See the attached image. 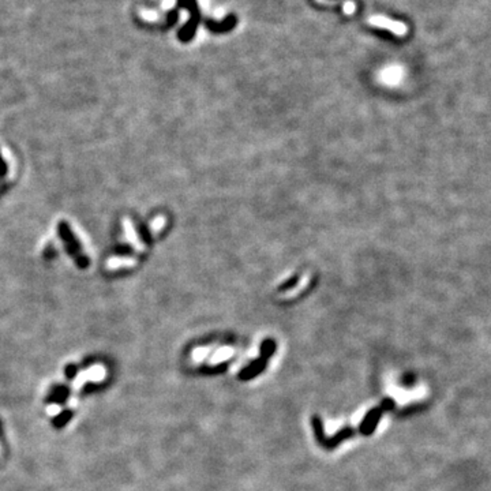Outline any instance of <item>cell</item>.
Here are the masks:
<instances>
[{
	"label": "cell",
	"mask_w": 491,
	"mask_h": 491,
	"mask_svg": "<svg viewBox=\"0 0 491 491\" xmlns=\"http://www.w3.org/2000/svg\"><path fill=\"white\" fill-rule=\"evenodd\" d=\"M177 2H179V7L189 9L190 13H191V18H190L189 23L185 27H181V30L179 32V39L181 41H189L193 37V35H194L195 27H197L199 22L198 5H197V0H177Z\"/></svg>",
	"instance_id": "cell-1"
},
{
	"label": "cell",
	"mask_w": 491,
	"mask_h": 491,
	"mask_svg": "<svg viewBox=\"0 0 491 491\" xmlns=\"http://www.w3.org/2000/svg\"><path fill=\"white\" fill-rule=\"evenodd\" d=\"M369 23H370V25L378 26V27L389 29V30L392 32V33H394L396 36H405L407 35V32H408V27H407L403 22L392 21V19L381 17V15L371 17L370 19H369Z\"/></svg>",
	"instance_id": "cell-2"
},
{
	"label": "cell",
	"mask_w": 491,
	"mask_h": 491,
	"mask_svg": "<svg viewBox=\"0 0 491 491\" xmlns=\"http://www.w3.org/2000/svg\"><path fill=\"white\" fill-rule=\"evenodd\" d=\"M123 225H125V229H126V236H127V239H129L130 243L134 246V249H135L137 251L145 250V246H143L142 243L138 240V237H137V235H135V231H134V228H133V224H131V223L127 220V219H126V220L123 221Z\"/></svg>",
	"instance_id": "cell-3"
},
{
	"label": "cell",
	"mask_w": 491,
	"mask_h": 491,
	"mask_svg": "<svg viewBox=\"0 0 491 491\" xmlns=\"http://www.w3.org/2000/svg\"><path fill=\"white\" fill-rule=\"evenodd\" d=\"M137 261L134 258H125V257H115L107 261V269H119V267L135 266Z\"/></svg>",
	"instance_id": "cell-4"
},
{
	"label": "cell",
	"mask_w": 491,
	"mask_h": 491,
	"mask_svg": "<svg viewBox=\"0 0 491 491\" xmlns=\"http://www.w3.org/2000/svg\"><path fill=\"white\" fill-rule=\"evenodd\" d=\"M86 374L87 381H90V382H101L107 377V371H105V367L101 366V364H95L89 370H86Z\"/></svg>",
	"instance_id": "cell-5"
},
{
	"label": "cell",
	"mask_w": 491,
	"mask_h": 491,
	"mask_svg": "<svg viewBox=\"0 0 491 491\" xmlns=\"http://www.w3.org/2000/svg\"><path fill=\"white\" fill-rule=\"evenodd\" d=\"M235 21H236V19H235V17H232V15H231V17L227 18V19L223 22V23H214L213 21H207L206 26H209L211 30H214V32L227 30V29H231V27L235 25Z\"/></svg>",
	"instance_id": "cell-6"
},
{
	"label": "cell",
	"mask_w": 491,
	"mask_h": 491,
	"mask_svg": "<svg viewBox=\"0 0 491 491\" xmlns=\"http://www.w3.org/2000/svg\"><path fill=\"white\" fill-rule=\"evenodd\" d=\"M85 382H87V374H86V370H83V371H79L77 374V377H75V379H74V382H73V389L74 390H79V389L85 385Z\"/></svg>",
	"instance_id": "cell-7"
},
{
	"label": "cell",
	"mask_w": 491,
	"mask_h": 491,
	"mask_svg": "<svg viewBox=\"0 0 491 491\" xmlns=\"http://www.w3.org/2000/svg\"><path fill=\"white\" fill-rule=\"evenodd\" d=\"M165 223H167L165 217H163V216H159L157 219H155V221H151V224H150L151 232H159L160 229L163 228L164 225H165Z\"/></svg>",
	"instance_id": "cell-8"
},
{
	"label": "cell",
	"mask_w": 491,
	"mask_h": 491,
	"mask_svg": "<svg viewBox=\"0 0 491 491\" xmlns=\"http://www.w3.org/2000/svg\"><path fill=\"white\" fill-rule=\"evenodd\" d=\"M309 279H310V277H309V276H304V277H303V279H302V280H300V283H299V285H297L296 288H293L292 291H289V292H288L289 296H292V295H295V293L299 292L300 289H303V288H304V287H307V284H309Z\"/></svg>",
	"instance_id": "cell-9"
},
{
	"label": "cell",
	"mask_w": 491,
	"mask_h": 491,
	"mask_svg": "<svg viewBox=\"0 0 491 491\" xmlns=\"http://www.w3.org/2000/svg\"><path fill=\"white\" fill-rule=\"evenodd\" d=\"M60 409L62 408L57 404H52V405H49V407H48V408H47V414L49 415V416H52V418H53V416H57V415H59V412H60Z\"/></svg>",
	"instance_id": "cell-10"
},
{
	"label": "cell",
	"mask_w": 491,
	"mask_h": 491,
	"mask_svg": "<svg viewBox=\"0 0 491 491\" xmlns=\"http://www.w3.org/2000/svg\"><path fill=\"white\" fill-rule=\"evenodd\" d=\"M355 11V3L352 2H347L344 5V13L345 14H353Z\"/></svg>",
	"instance_id": "cell-11"
},
{
	"label": "cell",
	"mask_w": 491,
	"mask_h": 491,
	"mask_svg": "<svg viewBox=\"0 0 491 491\" xmlns=\"http://www.w3.org/2000/svg\"><path fill=\"white\" fill-rule=\"evenodd\" d=\"M75 403H77L75 398H71V400H70V405H71V407H75Z\"/></svg>",
	"instance_id": "cell-12"
},
{
	"label": "cell",
	"mask_w": 491,
	"mask_h": 491,
	"mask_svg": "<svg viewBox=\"0 0 491 491\" xmlns=\"http://www.w3.org/2000/svg\"><path fill=\"white\" fill-rule=\"evenodd\" d=\"M0 454H2V449H0Z\"/></svg>",
	"instance_id": "cell-13"
}]
</instances>
